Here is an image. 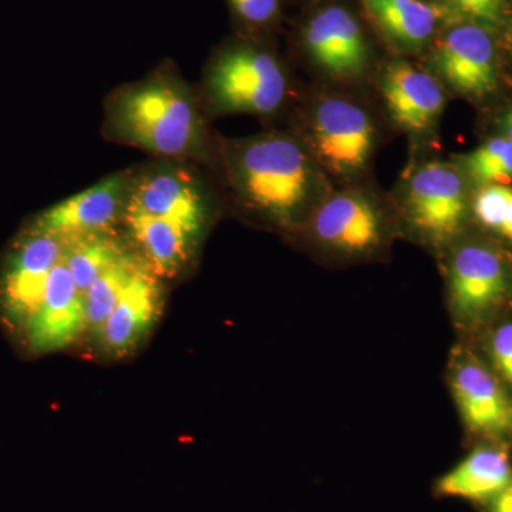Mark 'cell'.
<instances>
[{"mask_svg": "<svg viewBox=\"0 0 512 512\" xmlns=\"http://www.w3.org/2000/svg\"><path fill=\"white\" fill-rule=\"evenodd\" d=\"M511 483L512 466L507 451L480 447L441 478L439 491L464 500L490 501Z\"/></svg>", "mask_w": 512, "mask_h": 512, "instance_id": "cell-17", "label": "cell"}, {"mask_svg": "<svg viewBox=\"0 0 512 512\" xmlns=\"http://www.w3.org/2000/svg\"><path fill=\"white\" fill-rule=\"evenodd\" d=\"M380 29L396 45L417 50L436 32L441 10L423 0H363Z\"/></svg>", "mask_w": 512, "mask_h": 512, "instance_id": "cell-18", "label": "cell"}, {"mask_svg": "<svg viewBox=\"0 0 512 512\" xmlns=\"http://www.w3.org/2000/svg\"><path fill=\"white\" fill-rule=\"evenodd\" d=\"M501 127H503L504 136L512 140V107L504 114L503 119H501Z\"/></svg>", "mask_w": 512, "mask_h": 512, "instance_id": "cell-27", "label": "cell"}, {"mask_svg": "<svg viewBox=\"0 0 512 512\" xmlns=\"http://www.w3.org/2000/svg\"><path fill=\"white\" fill-rule=\"evenodd\" d=\"M126 252V248L111 234L66 239L64 262L72 274L74 284L84 296L97 276Z\"/></svg>", "mask_w": 512, "mask_h": 512, "instance_id": "cell-19", "label": "cell"}, {"mask_svg": "<svg viewBox=\"0 0 512 512\" xmlns=\"http://www.w3.org/2000/svg\"><path fill=\"white\" fill-rule=\"evenodd\" d=\"M128 181L130 171L111 174L87 190L47 208L30 228L63 239L110 235L120 225Z\"/></svg>", "mask_w": 512, "mask_h": 512, "instance_id": "cell-9", "label": "cell"}, {"mask_svg": "<svg viewBox=\"0 0 512 512\" xmlns=\"http://www.w3.org/2000/svg\"><path fill=\"white\" fill-rule=\"evenodd\" d=\"M303 45L316 66L335 79H359L369 67L366 37L342 6H328L312 16L303 29Z\"/></svg>", "mask_w": 512, "mask_h": 512, "instance_id": "cell-11", "label": "cell"}, {"mask_svg": "<svg viewBox=\"0 0 512 512\" xmlns=\"http://www.w3.org/2000/svg\"><path fill=\"white\" fill-rule=\"evenodd\" d=\"M451 389L468 429L481 436H512V399L500 382L474 360L453 367Z\"/></svg>", "mask_w": 512, "mask_h": 512, "instance_id": "cell-15", "label": "cell"}, {"mask_svg": "<svg viewBox=\"0 0 512 512\" xmlns=\"http://www.w3.org/2000/svg\"><path fill=\"white\" fill-rule=\"evenodd\" d=\"M384 106L397 127L413 136L429 134L439 124L446 94L436 76L397 60L379 77Z\"/></svg>", "mask_w": 512, "mask_h": 512, "instance_id": "cell-12", "label": "cell"}, {"mask_svg": "<svg viewBox=\"0 0 512 512\" xmlns=\"http://www.w3.org/2000/svg\"><path fill=\"white\" fill-rule=\"evenodd\" d=\"M313 237L345 256H363L382 247L389 221L382 202L356 185L333 190L309 217Z\"/></svg>", "mask_w": 512, "mask_h": 512, "instance_id": "cell-7", "label": "cell"}, {"mask_svg": "<svg viewBox=\"0 0 512 512\" xmlns=\"http://www.w3.org/2000/svg\"><path fill=\"white\" fill-rule=\"evenodd\" d=\"M458 168L477 187L505 185L512 181V140L491 138L476 150L458 158Z\"/></svg>", "mask_w": 512, "mask_h": 512, "instance_id": "cell-21", "label": "cell"}, {"mask_svg": "<svg viewBox=\"0 0 512 512\" xmlns=\"http://www.w3.org/2000/svg\"><path fill=\"white\" fill-rule=\"evenodd\" d=\"M84 329V296L74 284L63 256L50 275L42 302L22 333L30 353L45 355L66 348Z\"/></svg>", "mask_w": 512, "mask_h": 512, "instance_id": "cell-13", "label": "cell"}, {"mask_svg": "<svg viewBox=\"0 0 512 512\" xmlns=\"http://www.w3.org/2000/svg\"><path fill=\"white\" fill-rule=\"evenodd\" d=\"M143 264L140 256L126 252L113 265L97 276L96 281L84 293V312H86V329L99 330L109 318L121 293L138 266Z\"/></svg>", "mask_w": 512, "mask_h": 512, "instance_id": "cell-20", "label": "cell"}, {"mask_svg": "<svg viewBox=\"0 0 512 512\" xmlns=\"http://www.w3.org/2000/svg\"><path fill=\"white\" fill-rule=\"evenodd\" d=\"M225 174L239 201L281 227L309 220L320 201L333 190L301 137L266 133L228 141Z\"/></svg>", "mask_w": 512, "mask_h": 512, "instance_id": "cell-1", "label": "cell"}, {"mask_svg": "<svg viewBox=\"0 0 512 512\" xmlns=\"http://www.w3.org/2000/svg\"><path fill=\"white\" fill-rule=\"evenodd\" d=\"M400 201L407 221L421 237L444 244L466 224L467 178L456 165L427 161L407 175Z\"/></svg>", "mask_w": 512, "mask_h": 512, "instance_id": "cell-6", "label": "cell"}, {"mask_svg": "<svg viewBox=\"0 0 512 512\" xmlns=\"http://www.w3.org/2000/svg\"><path fill=\"white\" fill-rule=\"evenodd\" d=\"M507 40H508V45H510V49L512 52V19L510 20V22H508V26H507Z\"/></svg>", "mask_w": 512, "mask_h": 512, "instance_id": "cell-28", "label": "cell"}, {"mask_svg": "<svg viewBox=\"0 0 512 512\" xmlns=\"http://www.w3.org/2000/svg\"><path fill=\"white\" fill-rule=\"evenodd\" d=\"M490 512H512V483L490 500Z\"/></svg>", "mask_w": 512, "mask_h": 512, "instance_id": "cell-26", "label": "cell"}, {"mask_svg": "<svg viewBox=\"0 0 512 512\" xmlns=\"http://www.w3.org/2000/svg\"><path fill=\"white\" fill-rule=\"evenodd\" d=\"M437 79L470 97H483L497 89V55L490 33L477 23L448 30L431 56Z\"/></svg>", "mask_w": 512, "mask_h": 512, "instance_id": "cell-10", "label": "cell"}, {"mask_svg": "<svg viewBox=\"0 0 512 512\" xmlns=\"http://www.w3.org/2000/svg\"><path fill=\"white\" fill-rule=\"evenodd\" d=\"M228 5L242 23L262 28L278 18L281 0H228Z\"/></svg>", "mask_w": 512, "mask_h": 512, "instance_id": "cell-23", "label": "cell"}, {"mask_svg": "<svg viewBox=\"0 0 512 512\" xmlns=\"http://www.w3.org/2000/svg\"><path fill=\"white\" fill-rule=\"evenodd\" d=\"M210 217V191L187 163L161 160L130 171L120 221L128 238H160L195 251Z\"/></svg>", "mask_w": 512, "mask_h": 512, "instance_id": "cell-3", "label": "cell"}, {"mask_svg": "<svg viewBox=\"0 0 512 512\" xmlns=\"http://www.w3.org/2000/svg\"><path fill=\"white\" fill-rule=\"evenodd\" d=\"M507 292V272L501 256L485 245L458 249L450 264V299L464 319L483 318L494 311Z\"/></svg>", "mask_w": 512, "mask_h": 512, "instance_id": "cell-14", "label": "cell"}, {"mask_svg": "<svg viewBox=\"0 0 512 512\" xmlns=\"http://www.w3.org/2000/svg\"><path fill=\"white\" fill-rule=\"evenodd\" d=\"M157 276L146 264L138 266L121 293L109 318L99 329L104 349L124 355L136 348L153 328L163 306V293Z\"/></svg>", "mask_w": 512, "mask_h": 512, "instance_id": "cell-16", "label": "cell"}, {"mask_svg": "<svg viewBox=\"0 0 512 512\" xmlns=\"http://www.w3.org/2000/svg\"><path fill=\"white\" fill-rule=\"evenodd\" d=\"M491 356L495 369L512 387V322L495 330L491 339Z\"/></svg>", "mask_w": 512, "mask_h": 512, "instance_id": "cell-24", "label": "cell"}, {"mask_svg": "<svg viewBox=\"0 0 512 512\" xmlns=\"http://www.w3.org/2000/svg\"><path fill=\"white\" fill-rule=\"evenodd\" d=\"M504 0H476V22L481 26H495L503 16Z\"/></svg>", "mask_w": 512, "mask_h": 512, "instance_id": "cell-25", "label": "cell"}, {"mask_svg": "<svg viewBox=\"0 0 512 512\" xmlns=\"http://www.w3.org/2000/svg\"><path fill=\"white\" fill-rule=\"evenodd\" d=\"M369 111L353 99L323 96L303 121L301 140L330 180L352 183L369 168L377 146Z\"/></svg>", "mask_w": 512, "mask_h": 512, "instance_id": "cell-5", "label": "cell"}, {"mask_svg": "<svg viewBox=\"0 0 512 512\" xmlns=\"http://www.w3.org/2000/svg\"><path fill=\"white\" fill-rule=\"evenodd\" d=\"M474 215L483 227L512 242V188L491 184L480 187L474 197Z\"/></svg>", "mask_w": 512, "mask_h": 512, "instance_id": "cell-22", "label": "cell"}, {"mask_svg": "<svg viewBox=\"0 0 512 512\" xmlns=\"http://www.w3.org/2000/svg\"><path fill=\"white\" fill-rule=\"evenodd\" d=\"M104 124L111 140L161 160L187 163L208 154V133L198 101L170 67L111 94Z\"/></svg>", "mask_w": 512, "mask_h": 512, "instance_id": "cell-2", "label": "cell"}, {"mask_svg": "<svg viewBox=\"0 0 512 512\" xmlns=\"http://www.w3.org/2000/svg\"><path fill=\"white\" fill-rule=\"evenodd\" d=\"M64 251L66 239L33 228L15 242L0 272V316L9 326L25 328Z\"/></svg>", "mask_w": 512, "mask_h": 512, "instance_id": "cell-8", "label": "cell"}, {"mask_svg": "<svg viewBox=\"0 0 512 512\" xmlns=\"http://www.w3.org/2000/svg\"><path fill=\"white\" fill-rule=\"evenodd\" d=\"M288 92L284 66L249 43L224 47L205 74V96L215 113L269 116L281 109Z\"/></svg>", "mask_w": 512, "mask_h": 512, "instance_id": "cell-4", "label": "cell"}]
</instances>
